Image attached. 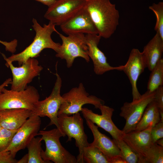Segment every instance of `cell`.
Returning <instances> with one entry per match:
<instances>
[{"mask_svg": "<svg viewBox=\"0 0 163 163\" xmlns=\"http://www.w3.org/2000/svg\"><path fill=\"white\" fill-rule=\"evenodd\" d=\"M41 124L40 117L32 113L26 122L18 129L10 145L4 151H9L16 155L18 152L27 148L32 139L37 135Z\"/></svg>", "mask_w": 163, "mask_h": 163, "instance_id": "cell-12", "label": "cell"}, {"mask_svg": "<svg viewBox=\"0 0 163 163\" xmlns=\"http://www.w3.org/2000/svg\"><path fill=\"white\" fill-rule=\"evenodd\" d=\"M147 67L142 52L136 48L131 50L126 64L121 66L120 71H123L126 74L131 84L133 101L139 99L141 95L138 89L137 82L139 76Z\"/></svg>", "mask_w": 163, "mask_h": 163, "instance_id": "cell-13", "label": "cell"}, {"mask_svg": "<svg viewBox=\"0 0 163 163\" xmlns=\"http://www.w3.org/2000/svg\"><path fill=\"white\" fill-rule=\"evenodd\" d=\"M86 2V0H56L48 7L44 17L55 25L60 26L83 8Z\"/></svg>", "mask_w": 163, "mask_h": 163, "instance_id": "cell-11", "label": "cell"}, {"mask_svg": "<svg viewBox=\"0 0 163 163\" xmlns=\"http://www.w3.org/2000/svg\"><path fill=\"white\" fill-rule=\"evenodd\" d=\"M151 72L147 83V91L154 92L159 87L163 85V59L156 64Z\"/></svg>", "mask_w": 163, "mask_h": 163, "instance_id": "cell-22", "label": "cell"}, {"mask_svg": "<svg viewBox=\"0 0 163 163\" xmlns=\"http://www.w3.org/2000/svg\"><path fill=\"white\" fill-rule=\"evenodd\" d=\"M151 128L149 127L141 131H133L124 133L122 136V139L138 155V160L153 144L151 137Z\"/></svg>", "mask_w": 163, "mask_h": 163, "instance_id": "cell-18", "label": "cell"}, {"mask_svg": "<svg viewBox=\"0 0 163 163\" xmlns=\"http://www.w3.org/2000/svg\"><path fill=\"white\" fill-rule=\"evenodd\" d=\"M151 137L152 143L158 139L163 138V122L161 121L152 127Z\"/></svg>", "mask_w": 163, "mask_h": 163, "instance_id": "cell-29", "label": "cell"}, {"mask_svg": "<svg viewBox=\"0 0 163 163\" xmlns=\"http://www.w3.org/2000/svg\"><path fill=\"white\" fill-rule=\"evenodd\" d=\"M42 141L41 137H35L27 145V148L28 151V163H46L41 155Z\"/></svg>", "mask_w": 163, "mask_h": 163, "instance_id": "cell-24", "label": "cell"}, {"mask_svg": "<svg viewBox=\"0 0 163 163\" xmlns=\"http://www.w3.org/2000/svg\"><path fill=\"white\" fill-rule=\"evenodd\" d=\"M11 81L12 79L11 78H8L2 84L0 85V93L2 92L4 88L11 84Z\"/></svg>", "mask_w": 163, "mask_h": 163, "instance_id": "cell-33", "label": "cell"}, {"mask_svg": "<svg viewBox=\"0 0 163 163\" xmlns=\"http://www.w3.org/2000/svg\"><path fill=\"white\" fill-rule=\"evenodd\" d=\"M37 135L41 136L45 144V150H42L41 155L46 163H77L76 158L62 145L60 138L66 136L59 129L39 130Z\"/></svg>", "mask_w": 163, "mask_h": 163, "instance_id": "cell-3", "label": "cell"}, {"mask_svg": "<svg viewBox=\"0 0 163 163\" xmlns=\"http://www.w3.org/2000/svg\"><path fill=\"white\" fill-rule=\"evenodd\" d=\"M163 52V39L156 32L152 39L144 47L142 52L147 68L151 71L161 59Z\"/></svg>", "mask_w": 163, "mask_h": 163, "instance_id": "cell-20", "label": "cell"}, {"mask_svg": "<svg viewBox=\"0 0 163 163\" xmlns=\"http://www.w3.org/2000/svg\"><path fill=\"white\" fill-rule=\"evenodd\" d=\"M62 30L67 35L76 33L98 34L88 11L83 8L73 17L62 24Z\"/></svg>", "mask_w": 163, "mask_h": 163, "instance_id": "cell-16", "label": "cell"}, {"mask_svg": "<svg viewBox=\"0 0 163 163\" xmlns=\"http://www.w3.org/2000/svg\"><path fill=\"white\" fill-rule=\"evenodd\" d=\"M2 128V126L1 125V121H0V130Z\"/></svg>", "mask_w": 163, "mask_h": 163, "instance_id": "cell-38", "label": "cell"}, {"mask_svg": "<svg viewBox=\"0 0 163 163\" xmlns=\"http://www.w3.org/2000/svg\"><path fill=\"white\" fill-rule=\"evenodd\" d=\"M62 41L56 56L65 60L67 67L72 66L75 59L77 57L84 59L88 62L90 61L88 54V48L85 36L84 34L76 33L70 34L67 36L58 33Z\"/></svg>", "mask_w": 163, "mask_h": 163, "instance_id": "cell-5", "label": "cell"}, {"mask_svg": "<svg viewBox=\"0 0 163 163\" xmlns=\"http://www.w3.org/2000/svg\"><path fill=\"white\" fill-rule=\"evenodd\" d=\"M55 74L56 79L51 94L44 100H39L35 103L31 111L32 113L40 117H48L50 122L46 127L54 125L59 129L58 114L63 101L60 94L62 81L57 72Z\"/></svg>", "mask_w": 163, "mask_h": 163, "instance_id": "cell-8", "label": "cell"}, {"mask_svg": "<svg viewBox=\"0 0 163 163\" xmlns=\"http://www.w3.org/2000/svg\"><path fill=\"white\" fill-rule=\"evenodd\" d=\"M99 109L101 115L95 113L91 110L86 107H82L81 111L85 118L88 119L97 126L107 132L113 139H122L124 133L117 127L112 119L114 109L104 105H101Z\"/></svg>", "mask_w": 163, "mask_h": 163, "instance_id": "cell-14", "label": "cell"}, {"mask_svg": "<svg viewBox=\"0 0 163 163\" xmlns=\"http://www.w3.org/2000/svg\"><path fill=\"white\" fill-rule=\"evenodd\" d=\"M59 130L68 137L67 142L73 138L75 145L78 148L79 154L76 158L77 163H84V149L89 145L88 137L84 131L83 120L79 112L70 116L62 113L58 115Z\"/></svg>", "mask_w": 163, "mask_h": 163, "instance_id": "cell-4", "label": "cell"}, {"mask_svg": "<svg viewBox=\"0 0 163 163\" xmlns=\"http://www.w3.org/2000/svg\"><path fill=\"white\" fill-rule=\"evenodd\" d=\"M0 43L4 45L5 47V49H8L10 48L11 46V42L10 41V42H7L6 41H3L0 40Z\"/></svg>", "mask_w": 163, "mask_h": 163, "instance_id": "cell-36", "label": "cell"}, {"mask_svg": "<svg viewBox=\"0 0 163 163\" xmlns=\"http://www.w3.org/2000/svg\"><path fill=\"white\" fill-rule=\"evenodd\" d=\"M149 8L154 12L156 17L155 30L163 39V2H160L157 4L154 3Z\"/></svg>", "mask_w": 163, "mask_h": 163, "instance_id": "cell-27", "label": "cell"}, {"mask_svg": "<svg viewBox=\"0 0 163 163\" xmlns=\"http://www.w3.org/2000/svg\"><path fill=\"white\" fill-rule=\"evenodd\" d=\"M85 36L88 55L93 61L95 73L99 75L111 70L120 71V66H110L107 62L104 54L98 47L101 37L98 34H86Z\"/></svg>", "mask_w": 163, "mask_h": 163, "instance_id": "cell-15", "label": "cell"}, {"mask_svg": "<svg viewBox=\"0 0 163 163\" xmlns=\"http://www.w3.org/2000/svg\"><path fill=\"white\" fill-rule=\"evenodd\" d=\"M62 96L63 101L58 115L64 113L70 116L79 112L85 104H92L96 109H99L101 105L104 104V101L102 99L90 95L82 83Z\"/></svg>", "mask_w": 163, "mask_h": 163, "instance_id": "cell-6", "label": "cell"}, {"mask_svg": "<svg viewBox=\"0 0 163 163\" xmlns=\"http://www.w3.org/2000/svg\"><path fill=\"white\" fill-rule=\"evenodd\" d=\"M49 7L52 5L56 0H35Z\"/></svg>", "mask_w": 163, "mask_h": 163, "instance_id": "cell-34", "label": "cell"}, {"mask_svg": "<svg viewBox=\"0 0 163 163\" xmlns=\"http://www.w3.org/2000/svg\"><path fill=\"white\" fill-rule=\"evenodd\" d=\"M85 7L101 37L109 38L119 24V11L110 0H86Z\"/></svg>", "mask_w": 163, "mask_h": 163, "instance_id": "cell-2", "label": "cell"}, {"mask_svg": "<svg viewBox=\"0 0 163 163\" xmlns=\"http://www.w3.org/2000/svg\"><path fill=\"white\" fill-rule=\"evenodd\" d=\"M155 94V91L151 92L147 91L139 99L123 104L120 108L119 115L126 121L122 130L124 133L134 130L147 106L154 99Z\"/></svg>", "mask_w": 163, "mask_h": 163, "instance_id": "cell-9", "label": "cell"}, {"mask_svg": "<svg viewBox=\"0 0 163 163\" xmlns=\"http://www.w3.org/2000/svg\"><path fill=\"white\" fill-rule=\"evenodd\" d=\"M40 98L37 90L32 86L19 91L8 90L5 88L0 93V110L25 109L31 111Z\"/></svg>", "mask_w": 163, "mask_h": 163, "instance_id": "cell-7", "label": "cell"}, {"mask_svg": "<svg viewBox=\"0 0 163 163\" xmlns=\"http://www.w3.org/2000/svg\"><path fill=\"white\" fill-rule=\"evenodd\" d=\"M163 147L156 143L146 151L138 163H163Z\"/></svg>", "mask_w": 163, "mask_h": 163, "instance_id": "cell-23", "label": "cell"}, {"mask_svg": "<svg viewBox=\"0 0 163 163\" xmlns=\"http://www.w3.org/2000/svg\"><path fill=\"white\" fill-rule=\"evenodd\" d=\"M15 155L9 151H4L0 152V163H17L18 160Z\"/></svg>", "mask_w": 163, "mask_h": 163, "instance_id": "cell-31", "label": "cell"}, {"mask_svg": "<svg viewBox=\"0 0 163 163\" xmlns=\"http://www.w3.org/2000/svg\"><path fill=\"white\" fill-rule=\"evenodd\" d=\"M86 124L91 130L94 140L89 145L98 149L105 156L110 162L114 157L121 156L120 150L113 139L100 132L98 126L89 120L85 118Z\"/></svg>", "mask_w": 163, "mask_h": 163, "instance_id": "cell-17", "label": "cell"}, {"mask_svg": "<svg viewBox=\"0 0 163 163\" xmlns=\"http://www.w3.org/2000/svg\"><path fill=\"white\" fill-rule=\"evenodd\" d=\"M154 100L158 108L161 121L163 122V87L161 86L155 91Z\"/></svg>", "mask_w": 163, "mask_h": 163, "instance_id": "cell-30", "label": "cell"}, {"mask_svg": "<svg viewBox=\"0 0 163 163\" xmlns=\"http://www.w3.org/2000/svg\"><path fill=\"white\" fill-rule=\"evenodd\" d=\"M160 121L159 110L154 99L147 106L134 131H141L149 127H152Z\"/></svg>", "mask_w": 163, "mask_h": 163, "instance_id": "cell-21", "label": "cell"}, {"mask_svg": "<svg viewBox=\"0 0 163 163\" xmlns=\"http://www.w3.org/2000/svg\"><path fill=\"white\" fill-rule=\"evenodd\" d=\"M83 158L84 163H110L105 156L98 149L89 145L84 149Z\"/></svg>", "mask_w": 163, "mask_h": 163, "instance_id": "cell-25", "label": "cell"}, {"mask_svg": "<svg viewBox=\"0 0 163 163\" xmlns=\"http://www.w3.org/2000/svg\"><path fill=\"white\" fill-rule=\"evenodd\" d=\"M110 163H126L121 156H117L112 158L110 161Z\"/></svg>", "mask_w": 163, "mask_h": 163, "instance_id": "cell-32", "label": "cell"}, {"mask_svg": "<svg viewBox=\"0 0 163 163\" xmlns=\"http://www.w3.org/2000/svg\"><path fill=\"white\" fill-rule=\"evenodd\" d=\"M18 129L10 130L2 128L0 130V152L5 150L8 147Z\"/></svg>", "mask_w": 163, "mask_h": 163, "instance_id": "cell-28", "label": "cell"}, {"mask_svg": "<svg viewBox=\"0 0 163 163\" xmlns=\"http://www.w3.org/2000/svg\"><path fill=\"white\" fill-rule=\"evenodd\" d=\"M32 22V27L36 32L33 41L22 52L8 58L2 54L6 62H17L20 66L29 59L38 57L45 49H52L56 53L59 50L61 44L54 42L51 37L53 32L59 33L55 28V25L49 22L48 24H44L42 27L34 18Z\"/></svg>", "mask_w": 163, "mask_h": 163, "instance_id": "cell-1", "label": "cell"}, {"mask_svg": "<svg viewBox=\"0 0 163 163\" xmlns=\"http://www.w3.org/2000/svg\"><path fill=\"white\" fill-rule=\"evenodd\" d=\"M29 157L28 153L24 155L22 158L18 161L17 163H28Z\"/></svg>", "mask_w": 163, "mask_h": 163, "instance_id": "cell-35", "label": "cell"}, {"mask_svg": "<svg viewBox=\"0 0 163 163\" xmlns=\"http://www.w3.org/2000/svg\"><path fill=\"white\" fill-rule=\"evenodd\" d=\"M155 143L158 145L163 147V138L158 139Z\"/></svg>", "mask_w": 163, "mask_h": 163, "instance_id": "cell-37", "label": "cell"}, {"mask_svg": "<svg viewBox=\"0 0 163 163\" xmlns=\"http://www.w3.org/2000/svg\"><path fill=\"white\" fill-rule=\"evenodd\" d=\"M32 113L25 109H12L0 110L2 127L10 130L20 128L27 121Z\"/></svg>", "mask_w": 163, "mask_h": 163, "instance_id": "cell-19", "label": "cell"}, {"mask_svg": "<svg viewBox=\"0 0 163 163\" xmlns=\"http://www.w3.org/2000/svg\"><path fill=\"white\" fill-rule=\"evenodd\" d=\"M113 140L120 150L121 156L126 163H138V155L122 139Z\"/></svg>", "mask_w": 163, "mask_h": 163, "instance_id": "cell-26", "label": "cell"}, {"mask_svg": "<svg viewBox=\"0 0 163 163\" xmlns=\"http://www.w3.org/2000/svg\"><path fill=\"white\" fill-rule=\"evenodd\" d=\"M5 65L11 69L12 75L11 89L19 91L25 89L27 84L38 76L43 69L35 58L27 59L19 67L14 66L12 62H6Z\"/></svg>", "mask_w": 163, "mask_h": 163, "instance_id": "cell-10", "label": "cell"}]
</instances>
